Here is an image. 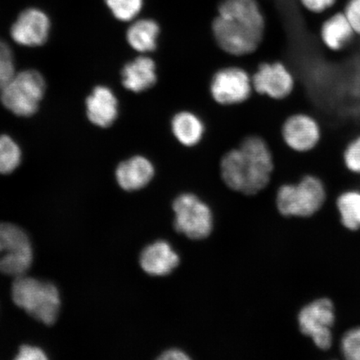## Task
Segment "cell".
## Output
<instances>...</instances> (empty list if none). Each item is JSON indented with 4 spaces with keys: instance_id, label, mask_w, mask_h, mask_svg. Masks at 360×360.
Returning a JSON list of instances; mask_svg holds the SVG:
<instances>
[{
    "instance_id": "cell-21",
    "label": "cell",
    "mask_w": 360,
    "mask_h": 360,
    "mask_svg": "<svg viewBox=\"0 0 360 360\" xmlns=\"http://www.w3.org/2000/svg\"><path fill=\"white\" fill-rule=\"evenodd\" d=\"M32 261V250L0 256V272L11 276H25Z\"/></svg>"
},
{
    "instance_id": "cell-22",
    "label": "cell",
    "mask_w": 360,
    "mask_h": 360,
    "mask_svg": "<svg viewBox=\"0 0 360 360\" xmlns=\"http://www.w3.org/2000/svg\"><path fill=\"white\" fill-rule=\"evenodd\" d=\"M22 153L19 146L6 134L0 136V174L13 172L21 163Z\"/></svg>"
},
{
    "instance_id": "cell-4",
    "label": "cell",
    "mask_w": 360,
    "mask_h": 360,
    "mask_svg": "<svg viewBox=\"0 0 360 360\" xmlns=\"http://www.w3.org/2000/svg\"><path fill=\"white\" fill-rule=\"evenodd\" d=\"M326 191L321 179L306 175L299 183L283 184L278 188L276 206L283 217L308 218L325 204Z\"/></svg>"
},
{
    "instance_id": "cell-20",
    "label": "cell",
    "mask_w": 360,
    "mask_h": 360,
    "mask_svg": "<svg viewBox=\"0 0 360 360\" xmlns=\"http://www.w3.org/2000/svg\"><path fill=\"white\" fill-rule=\"evenodd\" d=\"M29 248H32L30 238L21 228L13 224H0V256Z\"/></svg>"
},
{
    "instance_id": "cell-6",
    "label": "cell",
    "mask_w": 360,
    "mask_h": 360,
    "mask_svg": "<svg viewBox=\"0 0 360 360\" xmlns=\"http://www.w3.org/2000/svg\"><path fill=\"white\" fill-rule=\"evenodd\" d=\"M174 231L191 240L208 238L214 229L210 207L195 193H180L173 201Z\"/></svg>"
},
{
    "instance_id": "cell-27",
    "label": "cell",
    "mask_w": 360,
    "mask_h": 360,
    "mask_svg": "<svg viewBox=\"0 0 360 360\" xmlns=\"http://www.w3.org/2000/svg\"><path fill=\"white\" fill-rule=\"evenodd\" d=\"M344 13L354 33L360 35V0H349Z\"/></svg>"
},
{
    "instance_id": "cell-8",
    "label": "cell",
    "mask_w": 360,
    "mask_h": 360,
    "mask_svg": "<svg viewBox=\"0 0 360 360\" xmlns=\"http://www.w3.org/2000/svg\"><path fill=\"white\" fill-rule=\"evenodd\" d=\"M252 78L238 67L216 72L210 83V94L220 105H236L245 102L253 90Z\"/></svg>"
},
{
    "instance_id": "cell-13",
    "label": "cell",
    "mask_w": 360,
    "mask_h": 360,
    "mask_svg": "<svg viewBox=\"0 0 360 360\" xmlns=\"http://www.w3.org/2000/svg\"><path fill=\"white\" fill-rule=\"evenodd\" d=\"M154 165L147 158L136 155L120 163L116 169V179L126 191H136L145 188L155 176Z\"/></svg>"
},
{
    "instance_id": "cell-26",
    "label": "cell",
    "mask_w": 360,
    "mask_h": 360,
    "mask_svg": "<svg viewBox=\"0 0 360 360\" xmlns=\"http://www.w3.org/2000/svg\"><path fill=\"white\" fill-rule=\"evenodd\" d=\"M345 167L354 174H360V135L349 143L343 153Z\"/></svg>"
},
{
    "instance_id": "cell-14",
    "label": "cell",
    "mask_w": 360,
    "mask_h": 360,
    "mask_svg": "<svg viewBox=\"0 0 360 360\" xmlns=\"http://www.w3.org/2000/svg\"><path fill=\"white\" fill-rule=\"evenodd\" d=\"M87 116L90 122L101 128L114 124L118 117V100L110 88L97 86L86 100Z\"/></svg>"
},
{
    "instance_id": "cell-28",
    "label": "cell",
    "mask_w": 360,
    "mask_h": 360,
    "mask_svg": "<svg viewBox=\"0 0 360 360\" xmlns=\"http://www.w3.org/2000/svg\"><path fill=\"white\" fill-rule=\"evenodd\" d=\"M302 6L310 12L321 13L331 8L336 0H300Z\"/></svg>"
},
{
    "instance_id": "cell-1",
    "label": "cell",
    "mask_w": 360,
    "mask_h": 360,
    "mask_svg": "<svg viewBox=\"0 0 360 360\" xmlns=\"http://www.w3.org/2000/svg\"><path fill=\"white\" fill-rule=\"evenodd\" d=\"M211 28L223 51L245 56L256 51L262 42L265 20L256 0H222Z\"/></svg>"
},
{
    "instance_id": "cell-2",
    "label": "cell",
    "mask_w": 360,
    "mask_h": 360,
    "mask_svg": "<svg viewBox=\"0 0 360 360\" xmlns=\"http://www.w3.org/2000/svg\"><path fill=\"white\" fill-rule=\"evenodd\" d=\"M274 159L267 143L249 136L225 154L220 174L227 187L245 195H255L267 187L274 171Z\"/></svg>"
},
{
    "instance_id": "cell-31",
    "label": "cell",
    "mask_w": 360,
    "mask_h": 360,
    "mask_svg": "<svg viewBox=\"0 0 360 360\" xmlns=\"http://www.w3.org/2000/svg\"><path fill=\"white\" fill-rule=\"evenodd\" d=\"M4 85H6V83H4V81L1 79H0V91H1Z\"/></svg>"
},
{
    "instance_id": "cell-24",
    "label": "cell",
    "mask_w": 360,
    "mask_h": 360,
    "mask_svg": "<svg viewBox=\"0 0 360 360\" xmlns=\"http://www.w3.org/2000/svg\"><path fill=\"white\" fill-rule=\"evenodd\" d=\"M341 352L345 359L360 360V327L345 333L341 340Z\"/></svg>"
},
{
    "instance_id": "cell-17",
    "label": "cell",
    "mask_w": 360,
    "mask_h": 360,
    "mask_svg": "<svg viewBox=\"0 0 360 360\" xmlns=\"http://www.w3.org/2000/svg\"><path fill=\"white\" fill-rule=\"evenodd\" d=\"M171 131L182 146L193 147L202 141L205 125L200 117L193 112L180 111L171 120Z\"/></svg>"
},
{
    "instance_id": "cell-7",
    "label": "cell",
    "mask_w": 360,
    "mask_h": 360,
    "mask_svg": "<svg viewBox=\"0 0 360 360\" xmlns=\"http://www.w3.org/2000/svg\"><path fill=\"white\" fill-rule=\"evenodd\" d=\"M335 321V306L328 298L312 301L301 309L298 314L300 332L311 338L314 345L322 350L331 347Z\"/></svg>"
},
{
    "instance_id": "cell-3",
    "label": "cell",
    "mask_w": 360,
    "mask_h": 360,
    "mask_svg": "<svg viewBox=\"0 0 360 360\" xmlns=\"http://www.w3.org/2000/svg\"><path fill=\"white\" fill-rule=\"evenodd\" d=\"M13 302L44 325L56 321L60 308V294L51 283L22 276L16 277L12 287Z\"/></svg>"
},
{
    "instance_id": "cell-11",
    "label": "cell",
    "mask_w": 360,
    "mask_h": 360,
    "mask_svg": "<svg viewBox=\"0 0 360 360\" xmlns=\"http://www.w3.org/2000/svg\"><path fill=\"white\" fill-rule=\"evenodd\" d=\"M51 28V20L46 13L38 8H28L17 17L11 35L15 42L22 46H40L47 41Z\"/></svg>"
},
{
    "instance_id": "cell-15",
    "label": "cell",
    "mask_w": 360,
    "mask_h": 360,
    "mask_svg": "<svg viewBox=\"0 0 360 360\" xmlns=\"http://www.w3.org/2000/svg\"><path fill=\"white\" fill-rule=\"evenodd\" d=\"M121 76L126 89L134 93L146 91L157 82L155 62L148 56L137 57L124 66Z\"/></svg>"
},
{
    "instance_id": "cell-9",
    "label": "cell",
    "mask_w": 360,
    "mask_h": 360,
    "mask_svg": "<svg viewBox=\"0 0 360 360\" xmlns=\"http://www.w3.org/2000/svg\"><path fill=\"white\" fill-rule=\"evenodd\" d=\"M255 92L281 101L290 96L295 88V78L282 63H264L252 77Z\"/></svg>"
},
{
    "instance_id": "cell-12",
    "label": "cell",
    "mask_w": 360,
    "mask_h": 360,
    "mask_svg": "<svg viewBox=\"0 0 360 360\" xmlns=\"http://www.w3.org/2000/svg\"><path fill=\"white\" fill-rule=\"evenodd\" d=\"M139 264L151 276H167L179 267L180 257L168 241L157 240L143 250Z\"/></svg>"
},
{
    "instance_id": "cell-29",
    "label": "cell",
    "mask_w": 360,
    "mask_h": 360,
    "mask_svg": "<svg viewBox=\"0 0 360 360\" xmlns=\"http://www.w3.org/2000/svg\"><path fill=\"white\" fill-rule=\"evenodd\" d=\"M15 359L17 360H43L46 359L47 356L39 348L24 345L20 349V352Z\"/></svg>"
},
{
    "instance_id": "cell-23",
    "label": "cell",
    "mask_w": 360,
    "mask_h": 360,
    "mask_svg": "<svg viewBox=\"0 0 360 360\" xmlns=\"http://www.w3.org/2000/svg\"><path fill=\"white\" fill-rule=\"evenodd\" d=\"M105 2L116 20L130 22L141 13L145 0H105Z\"/></svg>"
},
{
    "instance_id": "cell-19",
    "label": "cell",
    "mask_w": 360,
    "mask_h": 360,
    "mask_svg": "<svg viewBox=\"0 0 360 360\" xmlns=\"http://www.w3.org/2000/svg\"><path fill=\"white\" fill-rule=\"evenodd\" d=\"M337 208L340 211L341 223L349 231L360 229V193L346 191L338 198Z\"/></svg>"
},
{
    "instance_id": "cell-5",
    "label": "cell",
    "mask_w": 360,
    "mask_h": 360,
    "mask_svg": "<svg viewBox=\"0 0 360 360\" xmlns=\"http://www.w3.org/2000/svg\"><path fill=\"white\" fill-rule=\"evenodd\" d=\"M46 84L39 72L29 70L15 74L0 91L3 105L15 115L30 117L39 110Z\"/></svg>"
},
{
    "instance_id": "cell-10",
    "label": "cell",
    "mask_w": 360,
    "mask_h": 360,
    "mask_svg": "<svg viewBox=\"0 0 360 360\" xmlns=\"http://www.w3.org/2000/svg\"><path fill=\"white\" fill-rule=\"evenodd\" d=\"M282 138L290 150L307 153L314 150L321 141V127L318 121L307 114L289 117L282 126Z\"/></svg>"
},
{
    "instance_id": "cell-25",
    "label": "cell",
    "mask_w": 360,
    "mask_h": 360,
    "mask_svg": "<svg viewBox=\"0 0 360 360\" xmlns=\"http://www.w3.org/2000/svg\"><path fill=\"white\" fill-rule=\"evenodd\" d=\"M15 75V63L11 49L6 42L0 40V79L6 84Z\"/></svg>"
},
{
    "instance_id": "cell-30",
    "label": "cell",
    "mask_w": 360,
    "mask_h": 360,
    "mask_svg": "<svg viewBox=\"0 0 360 360\" xmlns=\"http://www.w3.org/2000/svg\"><path fill=\"white\" fill-rule=\"evenodd\" d=\"M160 360H190L191 357L179 349H169L164 351L159 358Z\"/></svg>"
},
{
    "instance_id": "cell-16",
    "label": "cell",
    "mask_w": 360,
    "mask_h": 360,
    "mask_svg": "<svg viewBox=\"0 0 360 360\" xmlns=\"http://www.w3.org/2000/svg\"><path fill=\"white\" fill-rule=\"evenodd\" d=\"M356 34L345 13H336L323 22L321 38L325 46L333 52H339L352 41Z\"/></svg>"
},
{
    "instance_id": "cell-18",
    "label": "cell",
    "mask_w": 360,
    "mask_h": 360,
    "mask_svg": "<svg viewBox=\"0 0 360 360\" xmlns=\"http://www.w3.org/2000/svg\"><path fill=\"white\" fill-rule=\"evenodd\" d=\"M160 26L153 19L133 21L126 32V39L130 46L139 53H146L157 49Z\"/></svg>"
}]
</instances>
